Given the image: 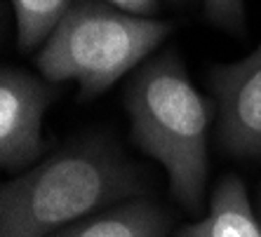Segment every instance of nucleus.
Segmentation results:
<instances>
[{"label": "nucleus", "instance_id": "nucleus-1", "mask_svg": "<svg viewBox=\"0 0 261 237\" xmlns=\"http://www.w3.org/2000/svg\"><path fill=\"white\" fill-rule=\"evenodd\" d=\"M139 174L103 141H83L12 179L0 193V237H49L71 221L129 197Z\"/></svg>", "mask_w": 261, "mask_h": 237}, {"label": "nucleus", "instance_id": "nucleus-2", "mask_svg": "<svg viewBox=\"0 0 261 237\" xmlns=\"http://www.w3.org/2000/svg\"><path fill=\"white\" fill-rule=\"evenodd\" d=\"M125 108L134 143L165 169L176 200L198 209L207 181L210 104L195 90L174 49L134 73L125 92Z\"/></svg>", "mask_w": 261, "mask_h": 237}, {"label": "nucleus", "instance_id": "nucleus-3", "mask_svg": "<svg viewBox=\"0 0 261 237\" xmlns=\"http://www.w3.org/2000/svg\"><path fill=\"white\" fill-rule=\"evenodd\" d=\"M170 33V21L127 14L103 0H73L36 64L49 82H78L87 101L116 85Z\"/></svg>", "mask_w": 261, "mask_h": 237}, {"label": "nucleus", "instance_id": "nucleus-4", "mask_svg": "<svg viewBox=\"0 0 261 237\" xmlns=\"http://www.w3.org/2000/svg\"><path fill=\"white\" fill-rule=\"evenodd\" d=\"M219 101V143L236 158L261 155V45L210 75Z\"/></svg>", "mask_w": 261, "mask_h": 237}, {"label": "nucleus", "instance_id": "nucleus-5", "mask_svg": "<svg viewBox=\"0 0 261 237\" xmlns=\"http://www.w3.org/2000/svg\"><path fill=\"white\" fill-rule=\"evenodd\" d=\"M55 99L49 80L3 66L0 73V162L7 169L26 167L45 148L43 117Z\"/></svg>", "mask_w": 261, "mask_h": 237}, {"label": "nucleus", "instance_id": "nucleus-6", "mask_svg": "<svg viewBox=\"0 0 261 237\" xmlns=\"http://www.w3.org/2000/svg\"><path fill=\"white\" fill-rule=\"evenodd\" d=\"M176 237H261V225L252 212L245 183L233 174L219 181L207 216L184 225Z\"/></svg>", "mask_w": 261, "mask_h": 237}, {"label": "nucleus", "instance_id": "nucleus-7", "mask_svg": "<svg viewBox=\"0 0 261 237\" xmlns=\"http://www.w3.org/2000/svg\"><path fill=\"white\" fill-rule=\"evenodd\" d=\"M170 219L151 202H129L61 228L52 237H165Z\"/></svg>", "mask_w": 261, "mask_h": 237}, {"label": "nucleus", "instance_id": "nucleus-8", "mask_svg": "<svg viewBox=\"0 0 261 237\" xmlns=\"http://www.w3.org/2000/svg\"><path fill=\"white\" fill-rule=\"evenodd\" d=\"M73 0H12L17 45L24 52L45 45L71 10Z\"/></svg>", "mask_w": 261, "mask_h": 237}, {"label": "nucleus", "instance_id": "nucleus-9", "mask_svg": "<svg viewBox=\"0 0 261 237\" xmlns=\"http://www.w3.org/2000/svg\"><path fill=\"white\" fill-rule=\"evenodd\" d=\"M207 19L231 33L245 31V0H202Z\"/></svg>", "mask_w": 261, "mask_h": 237}, {"label": "nucleus", "instance_id": "nucleus-10", "mask_svg": "<svg viewBox=\"0 0 261 237\" xmlns=\"http://www.w3.org/2000/svg\"><path fill=\"white\" fill-rule=\"evenodd\" d=\"M103 3H109L127 14H137V17H151L160 7V0H103Z\"/></svg>", "mask_w": 261, "mask_h": 237}, {"label": "nucleus", "instance_id": "nucleus-11", "mask_svg": "<svg viewBox=\"0 0 261 237\" xmlns=\"http://www.w3.org/2000/svg\"><path fill=\"white\" fill-rule=\"evenodd\" d=\"M172 3H189V0H172Z\"/></svg>", "mask_w": 261, "mask_h": 237}]
</instances>
